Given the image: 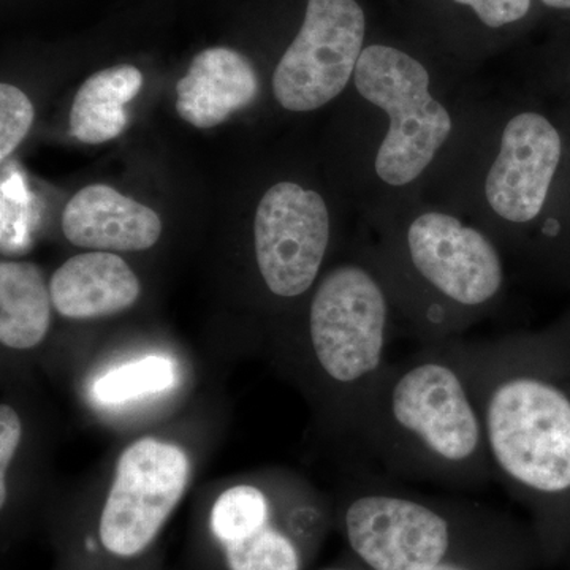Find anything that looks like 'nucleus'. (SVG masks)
<instances>
[{
    "instance_id": "f257e3e1",
    "label": "nucleus",
    "mask_w": 570,
    "mask_h": 570,
    "mask_svg": "<svg viewBox=\"0 0 570 570\" xmlns=\"http://www.w3.org/2000/svg\"><path fill=\"white\" fill-rule=\"evenodd\" d=\"M390 475L431 485H489L485 431L453 343L390 362L355 415Z\"/></svg>"
},
{
    "instance_id": "f03ea898",
    "label": "nucleus",
    "mask_w": 570,
    "mask_h": 570,
    "mask_svg": "<svg viewBox=\"0 0 570 570\" xmlns=\"http://www.w3.org/2000/svg\"><path fill=\"white\" fill-rule=\"evenodd\" d=\"M478 403L493 478L515 497L570 493V395L534 341L455 344Z\"/></svg>"
},
{
    "instance_id": "7ed1b4c3",
    "label": "nucleus",
    "mask_w": 570,
    "mask_h": 570,
    "mask_svg": "<svg viewBox=\"0 0 570 570\" xmlns=\"http://www.w3.org/2000/svg\"><path fill=\"white\" fill-rule=\"evenodd\" d=\"M389 299L356 265L326 273L309 307L311 360L325 384L351 397L352 417L389 365Z\"/></svg>"
},
{
    "instance_id": "20e7f679",
    "label": "nucleus",
    "mask_w": 570,
    "mask_h": 570,
    "mask_svg": "<svg viewBox=\"0 0 570 570\" xmlns=\"http://www.w3.org/2000/svg\"><path fill=\"white\" fill-rule=\"evenodd\" d=\"M356 91L390 116L376 171L390 186L422 175L452 132V119L430 94V75L406 52L385 45L363 50L354 73Z\"/></svg>"
},
{
    "instance_id": "39448f33",
    "label": "nucleus",
    "mask_w": 570,
    "mask_h": 570,
    "mask_svg": "<svg viewBox=\"0 0 570 570\" xmlns=\"http://www.w3.org/2000/svg\"><path fill=\"white\" fill-rule=\"evenodd\" d=\"M189 474V456L175 442L153 436L130 442L116 461L100 513L105 551L134 558L148 549L181 502Z\"/></svg>"
},
{
    "instance_id": "423d86ee",
    "label": "nucleus",
    "mask_w": 570,
    "mask_h": 570,
    "mask_svg": "<svg viewBox=\"0 0 570 570\" xmlns=\"http://www.w3.org/2000/svg\"><path fill=\"white\" fill-rule=\"evenodd\" d=\"M365 29L355 0H307L302 29L273 75L277 102L298 112L332 102L355 73Z\"/></svg>"
},
{
    "instance_id": "0eeeda50",
    "label": "nucleus",
    "mask_w": 570,
    "mask_h": 570,
    "mask_svg": "<svg viewBox=\"0 0 570 570\" xmlns=\"http://www.w3.org/2000/svg\"><path fill=\"white\" fill-rule=\"evenodd\" d=\"M348 546L371 570H430L449 560L452 520L426 499L367 491L344 512Z\"/></svg>"
},
{
    "instance_id": "6e6552de",
    "label": "nucleus",
    "mask_w": 570,
    "mask_h": 570,
    "mask_svg": "<svg viewBox=\"0 0 570 570\" xmlns=\"http://www.w3.org/2000/svg\"><path fill=\"white\" fill-rule=\"evenodd\" d=\"M255 258L266 287L296 298L316 283L330 242L324 198L295 183L266 190L255 214Z\"/></svg>"
},
{
    "instance_id": "1a4fd4ad",
    "label": "nucleus",
    "mask_w": 570,
    "mask_h": 570,
    "mask_svg": "<svg viewBox=\"0 0 570 570\" xmlns=\"http://www.w3.org/2000/svg\"><path fill=\"white\" fill-rule=\"evenodd\" d=\"M407 249L417 275L455 305L483 306L501 292L504 272L498 250L487 236L449 214L417 217L409 227Z\"/></svg>"
},
{
    "instance_id": "9d476101",
    "label": "nucleus",
    "mask_w": 570,
    "mask_h": 570,
    "mask_svg": "<svg viewBox=\"0 0 570 570\" xmlns=\"http://www.w3.org/2000/svg\"><path fill=\"white\" fill-rule=\"evenodd\" d=\"M561 159V137L549 119L521 112L510 119L487 176V200L509 223L527 224L546 204Z\"/></svg>"
},
{
    "instance_id": "9b49d317",
    "label": "nucleus",
    "mask_w": 570,
    "mask_h": 570,
    "mask_svg": "<svg viewBox=\"0 0 570 570\" xmlns=\"http://www.w3.org/2000/svg\"><path fill=\"white\" fill-rule=\"evenodd\" d=\"M62 232L71 245L104 253L151 249L163 235V220L149 206L138 204L105 184L82 187L62 214Z\"/></svg>"
},
{
    "instance_id": "f8f14e48",
    "label": "nucleus",
    "mask_w": 570,
    "mask_h": 570,
    "mask_svg": "<svg viewBox=\"0 0 570 570\" xmlns=\"http://www.w3.org/2000/svg\"><path fill=\"white\" fill-rule=\"evenodd\" d=\"M52 306L70 321L115 316L141 295L134 269L119 255L94 250L70 257L50 281Z\"/></svg>"
},
{
    "instance_id": "ddd939ff",
    "label": "nucleus",
    "mask_w": 570,
    "mask_h": 570,
    "mask_svg": "<svg viewBox=\"0 0 570 570\" xmlns=\"http://www.w3.org/2000/svg\"><path fill=\"white\" fill-rule=\"evenodd\" d=\"M176 111L184 121L209 129L253 102L258 92L257 75L242 52L208 48L195 56L187 73L176 82Z\"/></svg>"
},
{
    "instance_id": "4468645a",
    "label": "nucleus",
    "mask_w": 570,
    "mask_h": 570,
    "mask_svg": "<svg viewBox=\"0 0 570 570\" xmlns=\"http://www.w3.org/2000/svg\"><path fill=\"white\" fill-rule=\"evenodd\" d=\"M51 292L39 266L29 262L0 265V343L11 351H31L51 326Z\"/></svg>"
},
{
    "instance_id": "2eb2a0df",
    "label": "nucleus",
    "mask_w": 570,
    "mask_h": 570,
    "mask_svg": "<svg viewBox=\"0 0 570 570\" xmlns=\"http://www.w3.org/2000/svg\"><path fill=\"white\" fill-rule=\"evenodd\" d=\"M141 86V71L129 63L91 75L71 104V135L86 145H102L119 137L129 124L124 105L137 97Z\"/></svg>"
},
{
    "instance_id": "dca6fc26",
    "label": "nucleus",
    "mask_w": 570,
    "mask_h": 570,
    "mask_svg": "<svg viewBox=\"0 0 570 570\" xmlns=\"http://www.w3.org/2000/svg\"><path fill=\"white\" fill-rule=\"evenodd\" d=\"M269 502L264 491L239 483L230 487L214 501L209 527L223 546L249 538L269 523Z\"/></svg>"
},
{
    "instance_id": "f3484780",
    "label": "nucleus",
    "mask_w": 570,
    "mask_h": 570,
    "mask_svg": "<svg viewBox=\"0 0 570 570\" xmlns=\"http://www.w3.org/2000/svg\"><path fill=\"white\" fill-rule=\"evenodd\" d=\"M175 381V367L164 356H148L108 371L94 385V395L102 403L118 404L163 392Z\"/></svg>"
},
{
    "instance_id": "a211bd4d",
    "label": "nucleus",
    "mask_w": 570,
    "mask_h": 570,
    "mask_svg": "<svg viewBox=\"0 0 570 570\" xmlns=\"http://www.w3.org/2000/svg\"><path fill=\"white\" fill-rule=\"evenodd\" d=\"M230 570H299L302 557L294 540L269 521L262 530L224 546Z\"/></svg>"
},
{
    "instance_id": "6ab92c4d",
    "label": "nucleus",
    "mask_w": 570,
    "mask_h": 570,
    "mask_svg": "<svg viewBox=\"0 0 570 570\" xmlns=\"http://www.w3.org/2000/svg\"><path fill=\"white\" fill-rule=\"evenodd\" d=\"M33 105L31 99L9 82L0 85V159L6 160L31 130Z\"/></svg>"
},
{
    "instance_id": "aec40b11",
    "label": "nucleus",
    "mask_w": 570,
    "mask_h": 570,
    "mask_svg": "<svg viewBox=\"0 0 570 570\" xmlns=\"http://www.w3.org/2000/svg\"><path fill=\"white\" fill-rule=\"evenodd\" d=\"M22 423L20 415L10 404L0 406V505L7 501V475L20 449Z\"/></svg>"
},
{
    "instance_id": "412c9836",
    "label": "nucleus",
    "mask_w": 570,
    "mask_h": 570,
    "mask_svg": "<svg viewBox=\"0 0 570 570\" xmlns=\"http://www.w3.org/2000/svg\"><path fill=\"white\" fill-rule=\"evenodd\" d=\"M471 7L479 20L489 28H502L527 17L532 0H453Z\"/></svg>"
},
{
    "instance_id": "4be33fe9",
    "label": "nucleus",
    "mask_w": 570,
    "mask_h": 570,
    "mask_svg": "<svg viewBox=\"0 0 570 570\" xmlns=\"http://www.w3.org/2000/svg\"><path fill=\"white\" fill-rule=\"evenodd\" d=\"M430 570H469V569L464 568V566H461L460 562L448 560V561L441 562V564H438L436 568H433Z\"/></svg>"
},
{
    "instance_id": "5701e85b",
    "label": "nucleus",
    "mask_w": 570,
    "mask_h": 570,
    "mask_svg": "<svg viewBox=\"0 0 570 570\" xmlns=\"http://www.w3.org/2000/svg\"><path fill=\"white\" fill-rule=\"evenodd\" d=\"M547 7L558 10H570V0H542Z\"/></svg>"
},
{
    "instance_id": "b1692460",
    "label": "nucleus",
    "mask_w": 570,
    "mask_h": 570,
    "mask_svg": "<svg viewBox=\"0 0 570 570\" xmlns=\"http://www.w3.org/2000/svg\"><path fill=\"white\" fill-rule=\"evenodd\" d=\"M322 570H344V569H322Z\"/></svg>"
}]
</instances>
